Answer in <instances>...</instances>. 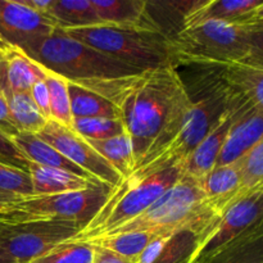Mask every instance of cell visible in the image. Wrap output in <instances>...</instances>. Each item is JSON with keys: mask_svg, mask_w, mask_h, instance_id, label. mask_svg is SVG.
<instances>
[{"mask_svg": "<svg viewBox=\"0 0 263 263\" xmlns=\"http://www.w3.org/2000/svg\"><path fill=\"white\" fill-rule=\"evenodd\" d=\"M27 7L32 8L36 12L41 13V14L49 15L51 7L54 4V0H22ZM50 17V15H49Z\"/></svg>", "mask_w": 263, "mask_h": 263, "instance_id": "cell-35", "label": "cell"}, {"mask_svg": "<svg viewBox=\"0 0 263 263\" xmlns=\"http://www.w3.org/2000/svg\"><path fill=\"white\" fill-rule=\"evenodd\" d=\"M0 263H15V262L12 261V259L5 254V252L0 248Z\"/></svg>", "mask_w": 263, "mask_h": 263, "instance_id": "cell-37", "label": "cell"}, {"mask_svg": "<svg viewBox=\"0 0 263 263\" xmlns=\"http://www.w3.org/2000/svg\"><path fill=\"white\" fill-rule=\"evenodd\" d=\"M263 0H198L182 22V28L207 21H225L243 25Z\"/></svg>", "mask_w": 263, "mask_h": 263, "instance_id": "cell-15", "label": "cell"}, {"mask_svg": "<svg viewBox=\"0 0 263 263\" xmlns=\"http://www.w3.org/2000/svg\"><path fill=\"white\" fill-rule=\"evenodd\" d=\"M74 84L97 92L118 110L133 141L134 168L175 138L192 105L186 85L174 64L127 76Z\"/></svg>", "mask_w": 263, "mask_h": 263, "instance_id": "cell-1", "label": "cell"}, {"mask_svg": "<svg viewBox=\"0 0 263 263\" xmlns=\"http://www.w3.org/2000/svg\"><path fill=\"white\" fill-rule=\"evenodd\" d=\"M30 97L41 115L50 120V100H49V90L45 80L41 79L33 84L30 90Z\"/></svg>", "mask_w": 263, "mask_h": 263, "instance_id": "cell-32", "label": "cell"}, {"mask_svg": "<svg viewBox=\"0 0 263 263\" xmlns=\"http://www.w3.org/2000/svg\"><path fill=\"white\" fill-rule=\"evenodd\" d=\"M4 95L7 98L10 118L18 133L37 135L45 127L49 120L37 109L31 99L30 92H4Z\"/></svg>", "mask_w": 263, "mask_h": 263, "instance_id": "cell-22", "label": "cell"}, {"mask_svg": "<svg viewBox=\"0 0 263 263\" xmlns=\"http://www.w3.org/2000/svg\"><path fill=\"white\" fill-rule=\"evenodd\" d=\"M27 172L32 182L33 195H53L77 192L103 184L98 180L86 179L63 170L43 167L35 163L28 164Z\"/></svg>", "mask_w": 263, "mask_h": 263, "instance_id": "cell-16", "label": "cell"}, {"mask_svg": "<svg viewBox=\"0 0 263 263\" xmlns=\"http://www.w3.org/2000/svg\"><path fill=\"white\" fill-rule=\"evenodd\" d=\"M100 25L161 32L144 0H91ZM162 33V32H161Z\"/></svg>", "mask_w": 263, "mask_h": 263, "instance_id": "cell-13", "label": "cell"}, {"mask_svg": "<svg viewBox=\"0 0 263 263\" xmlns=\"http://www.w3.org/2000/svg\"><path fill=\"white\" fill-rule=\"evenodd\" d=\"M49 15L59 30L100 25L91 0H54Z\"/></svg>", "mask_w": 263, "mask_h": 263, "instance_id": "cell-20", "label": "cell"}, {"mask_svg": "<svg viewBox=\"0 0 263 263\" xmlns=\"http://www.w3.org/2000/svg\"><path fill=\"white\" fill-rule=\"evenodd\" d=\"M241 180L240 161H236L230 164L216 166L198 182L210 207L217 215H221L238 199Z\"/></svg>", "mask_w": 263, "mask_h": 263, "instance_id": "cell-14", "label": "cell"}, {"mask_svg": "<svg viewBox=\"0 0 263 263\" xmlns=\"http://www.w3.org/2000/svg\"><path fill=\"white\" fill-rule=\"evenodd\" d=\"M161 234L162 233H154V231L145 230L126 231V233L115 234V235L103 236V238L95 239V240L87 241V243H92L95 246H100L103 248L109 249V251L127 258L128 261L135 263L139 256L146 248V246L157 235H161Z\"/></svg>", "mask_w": 263, "mask_h": 263, "instance_id": "cell-24", "label": "cell"}, {"mask_svg": "<svg viewBox=\"0 0 263 263\" xmlns=\"http://www.w3.org/2000/svg\"><path fill=\"white\" fill-rule=\"evenodd\" d=\"M37 136L98 181L115 187L122 180L121 175L87 143L86 139L72 128L49 120Z\"/></svg>", "mask_w": 263, "mask_h": 263, "instance_id": "cell-9", "label": "cell"}, {"mask_svg": "<svg viewBox=\"0 0 263 263\" xmlns=\"http://www.w3.org/2000/svg\"><path fill=\"white\" fill-rule=\"evenodd\" d=\"M0 162L27 172L30 162L23 157L12 139L0 130Z\"/></svg>", "mask_w": 263, "mask_h": 263, "instance_id": "cell-31", "label": "cell"}, {"mask_svg": "<svg viewBox=\"0 0 263 263\" xmlns=\"http://www.w3.org/2000/svg\"><path fill=\"white\" fill-rule=\"evenodd\" d=\"M257 22H263V3L258 8H256V9L252 12V14L247 18L246 22H244L243 25H251V23Z\"/></svg>", "mask_w": 263, "mask_h": 263, "instance_id": "cell-36", "label": "cell"}, {"mask_svg": "<svg viewBox=\"0 0 263 263\" xmlns=\"http://www.w3.org/2000/svg\"><path fill=\"white\" fill-rule=\"evenodd\" d=\"M87 143L121 175L122 180L133 172L135 167V156L133 141L126 131L115 138L105 140H87Z\"/></svg>", "mask_w": 263, "mask_h": 263, "instance_id": "cell-21", "label": "cell"}, {"mask_svg": "<svg viewBox=\"0 0 263 263\" xmlns=\"http://www.w3.org/2000/svg\"><path fill=\"white\" fill-rule=\"evenodd\" d=\"M199 263H263V228L223 247Z\"/></svg>", "mask_w": 263, "mask_h": 263, "instance_id": "cell-19", "label": "cell"}, {"mask_svg": "<svg viewBox=\"0 0 263 263\" xmlns=\"http://www.w3.org/2000/svg\"><path fill=\"white\" fill-rule=\"evenodd\" d=\"M218 72L231 91L252 107L263 109V68L238 62L218 67Z\"/></svg>", "mask_w": 263, "mask_h": 263, "instance_id": "cell-17", "label": "cell"}, {"mask_svg": "<svg viewBox=\"0 0 263 263\" xmlns=\"http://www.w3.org/2000/svg\"><path fill=\"white\" fill-rule=\"evenodd\" d=\"M240 166L243 180L238 199L263 187V139L240 159Z\"/></svg>", "mask_w": 263, "mask_h": 263, "instance_id": "cell-29", "label": "cell"}, {"mask_svg": "<svg viewBox=\"0 0 263 263\" xmlns=\"http://www.w3.org/2000/svg\"><path fill=\"white\" fill-rule=\"evenodd\" d=\"M12 140L30 163H35L43 167H50V168L63 170V171L79 175L81 177L97 180L90 176L89 174H86L84 170L80 168L79 166L68 161L63 154L59 153L54 146L44 141L37 135L18 133L17 135L13 136Z\"/></svg>", "mask_w": 263, "mask_h": 263, "instance_id": "cell-18", "label": "cell"}, {"mask_svg": "<svg viewBox=\"0 0 263 263\" xmlns=\"http://www.w3.org/2000/svg\"><path fill=\"white\" fill-rule=\"evenodd\" d=\"M263 228V187L226 208L211 231L199 240L192 263H199L233 241Z\"/></svg>", "mask_w": 263, "mask_h": 263, "instance_id": "cell-8", "label": "cell"}, {"mask_svg": "<svg viewBox=\"0 0 263 263\" xmlns=\"http://www.w3.org/2000/svg\"><path fill=\"white\" fill-rule=\"evenodd\" d=\"M176 66L181 63L222 67L244 61L249 53L248 27L225 21H207L181 28L171 39Z\"/></svg>", "mask_w": 263, "mask_h": 263, "instance_id": "cell-5", "label": "cell"}, {"mask_svg": "<svg viewBox=\"0 0 263 263\" xmlns=\"http://www.w3.org/2000/svg\"><path fill=\"white\" fill-rule=\"evenodd\" d=\"M262 139L263 109L252 107L241 99L216 166L240 161Z\"/></svg>", "mask_w": 263, "mask_h": 263, "instance_id": "cell-12", "label": "cell"}, {"mask_svg": "<svg viewBox=\"0 0 263 263\" xmlns=\"http://www.w3.org/2000/svg\"><path fill=\"white\" fill-rule=\"evenodd\" d=\"M71 110L73 118L109 117L120 118L118 110L112 103L108 102L97 92L86 89L79 84L68 81Z\"/></svg>", "mask_w": 263, "mask_h": 263, "instance_id": "cell-23", "label": "cell"}, {"mask_svg": "<svg viewBox=\"0 0 263 263\" xmlns=\"http://www.w3.org/2000/svg\"><path fill=\"white\" fill-rule=\"evenodd\" d=\"M72 130L87 140H105L126 131L120 118L109 117L73 118Z\"/></svg>", "mask_w": 263, "mask_h": 263, "instance_id": "cell-28", "label": "cell"}, {"mask_svg": "<svg viewBox=\"0 0 263 263\" xmlns=\"http://www.w3.org/2000/svg\"><path fill=\"white\" fill-rule=\"evenodd\" d=\"M58 30L53 18L27 7L22 0H0V43L23 50Z\"/></svg>", "mask_w": 263, "mask_h": 263, "instance_id": "cell-10", "label": "cell"}, {"mask_svg": "<svg viewBox=\"0 0 263 263\" xmlns=\"http://www.w3.org/2000/svg\"><path fill=\"white\" fill-rule=\"evenodd\" d=\"M94 247H95V253H94V261H92V263H133L131 261H128L127 258L115 253V252L109 251V249L103 248V247L100 246H95V244Z\"/></svg>", "mask_w": 263, "mask_h": 263, "instance_id": "cell-34", "label": "cell"}, {"mask_svg": "<svg viewBox=\"0 0 263 263\" xmlns=\"http://www.w3.org/2000/svg\"><path fill=\"white\" fill-rule=\"evenodd\" d=\"M112 187L102 184L77 192L53 195H31L0 208V223L62 221L77 223L82 229L95 217Z\"/></svg>", "mask_w": 263, "mask_h": 263, "instance_id": "cell-6", "label": "cell"}, {"mask_svg": "<svg viewBox=\"0 0 263 263\" xmlns=\"http://www.w3.org/2000/svg\"><path fill=\"white\" fill-rule=\"evenodd\" d=\"M62 31L140 71L176 66L171 40L161 32L105 25Z\"/></svg>", "mask_w": 263, "mask_h": 263, "instance_id": "cell-4", "label": "cell"}, {"mask_svg": "<svg viewBox=\"0 0 263 263\" xmlns=\"http://www.w3.org/2000/svg\"><path fill=\"white\" fill-rule=\"evenodd\" d=\"M231 94H233V97H231V103L228 109L213 123L204 139L195 146L194 151L189 154V157L181 164L182 174L197 180V181L203 179L217 164L218 157H220L223 144L228 138L229 130H230L234 117H235L236 109L241 102V99L235 92L231 91Z\"/></svg>", "mask_w": 263, "mask_h": 263, "instance_id": "cell-11", "label": "cell"}, {"mask_svg": "<svg viewBox=\"0 0 263 263\" xmlns=\"http://www.w3.org/2000/svg\"><path fill=\"white\" fill-rule=\"evenodd\" d=\"M33 195L28 172L0 162V208Z\"/></svg>", "mask_w": 263, "mask_h": 263, "instance_id": "cell-26", "label": "cell"}, {"mask_svg": "<svg viewBox=\"0 0 263 263\" xmlns=\"http://www.w3.org/2000/svg\"><path fill=\"white\" fill-rule=\"evenodd\" d=\"M0 130H2L5 135L9 136L10 139L18 134V130L15 128V126L13 125V121L12 118H10L7 98H5L2 89H0Z\"/></svg>", "mask_w": 263, "mask_h": 263, "instance_id": "cell-33", "label": "cell"}, {"mask_svg": "<svg viewBox=\"0 0 263 263\" xmlns=\"http://www.w3.org/2000/svg\"><path fill=\"white\" fill-rule=\"evenodd\" d=\"M22 51L41 67L69 82L110 79L143 72L71 37L59 28L53 35Z\"/></svg>", "mask_w": 263, "mask_h": 263, "instance_id": "cell-2", "label": "cell"}, {"mask_svg": "<svg viewBox=\"0 0 263 263\" xmlns=\"http://www.w3.org/2000/svg\"><path fill=\"white\" fill-rule=\"evenodd\" d=\"M95 247L87 241L67 240L31 263H92Z\"/></svg>", "mask_w": 263, "mask_h": 263, "instance_id": "cell-27", "label": "cell"}, {"mask_svg": "<svg viewBox=\"0 0 263 263\" xmlns=\"http://www.w3.org/2000/svg\"><path fill=\"white\" fill-rule=\"evenodd\" d=\"M82 228L62 221L3 225L0 248L15 263H31L63 241L73 239Z\"/></svg>", "mask_w": 263, "mask_h": 263, "instance_id": "cell-7", "label": "cell"}, {"mask_svg": "<svg viewBox=\"0 0 263 263\" xmlns=\"http://www.w3.org/2000/svg\"><path fill=\"white\" fill-rule=\"evenodd\" d=\"M44 68V67H43ZM45 69V68H44ZM44 80L49 90L50 100V120L72 128L73 116L71 110V98H69L68 80L54 72L45 69Z\"/></svg>", "mask_w": 263, "mask_h": 263, "instance_id": "cell-25", "label": "cell"}, {"mask_svg": "<svg viewBox=\"0 0 263 263\" xmlns=\"http://www.w3.org/2000/svg\"><path fill=\"white\" fill-rule=\"evenodd\" d=\"M248 27L249 53L244 63L263 68V22L246 25Z\"/></svg>", "mask_w": 263, "mask_h": 263, "instance_id": "cell-30", "label": "cell"}, {"mask_svg": "<svg viewBox=\"0 0 263 263\" xmlns=\"http://www.w3.org/2000/svg\"><path fill=\"white\" fill-rule=\"evenodd\" d=\"M3 228V223H0V229H2Z\"/></svg>", "mask_w": 263, "mask_h": 263, "instance_id": "cell-38", "label": "cell"}, {"mask_svg": "<svg viewBox=\"0 0 263 263\" xmlns=\"http://www.w3.org/2000/svg\"><path fill=\"white\" fill-rule=\"evenodd\" d=\"M180 166L167 167L141 179L121 180L95 217L72 240L91 241L135 220L153 205L181 176Z\"/></svg>", "mask_w": 263, "mask_h": 263, "instance_id": "cell-3", "label": "cell"}]
</instances>
